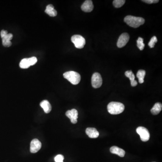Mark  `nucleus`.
Wrapping results in <instances>:
<instances>
[{"label": "nucleus", "mask_w": 162, "mask_h": 162, "mask_svg": "<svg viewBox=\"0 0 162 162\" xmlns=\"http://www.w3.org/2000/svg\"><path fill=\"white\" fill-rule=\"evenodd\" d=\"M124 21L128 25L134 28H138L145 23V19L143 18L132 16L125 17Z\"/></svg>", "instance_id": "f257e3e1"}, {"label": "nucleus", "mask_w": 162, "mask_h": 162, "mask_svg": "<svg viewBox=\"0 0 162 162\" xmlns=\"http://www.w3.org/2000/svg\"><path fill=\"white\" fill-rule=\"evenodd\" d=\"M108 112L111 114L116 115L121 114L125 109L123 104L118 102H111L107 106Z\"/></svg>", "instance_id": "f03ea898"}, {"label": "nucleus", "mask_w": 162, "mask_h": 162, "mask_svg": "<svg viewBox=\"0 0 162 162\" xmlns=\"http://www.w3.org/2000/svg\"><path fill=\"white\" fill-rule=\"evenodd\" d=\"M64 78L70 82L72 84L77 85L81 80V76L78 72L75 71H68L63 74Z\"/></svg>", "instance_id": "7ed1b4c3"}, {"label": "nucleus", "mask_w": 162, "mask_h": 162, "mask_svg": "<svg viewBox=\"0 0 162 162\" xmlns=\"http://www.w3.org/2000/svg\"><path fill=\"white\" fill-rule=\"evenodd\" d=\"M71 41L77 48L82 49L86 44L85 38L80 35H74L71 37Z\"/></svg>", "instance_id": "20e7f679"}, {"label": "nucleus", "mask_w": 162, "mask_h": 162, "mask_svg": "<svg viewBox=\"0 0 162 162\" xmlns=\"http://www.w3.org/2000/svg\"><path fill=\"white\" fill-rule=\"evenodd\" d=\"M1 36L2 40V44L5 47H10L12 45L10 40L13 38V34L8 33L7 31L2 30L1 32Z\"/></svg>", "instance_id": "39448f33"}, {"label": "nucleus", "mask_w": 162, "mask_h": 162, "mask_svg": "<svg viewBox=\"0 0 162 162\" xmlns=\"http://www.w3.org/2000/svg\"><path fill=\"white\" fill-rule=\"evenodd\" d=\"M37 61V58L36 57L25 58V59H23L20 61L19 66L21 68L23 69L29 68L31 66L34 65Z\"/></svg>", "instance_id": "423d86ee"}, {"label": "nucleus", "mask_w": 162, "mask_h": 162, "mask_svg": "<svg viewBox=\"0 0 162 162\" xmlns=\"http://www.w3.org/2000/svg\"><path fill=\"white\" fill-rule=\"evenodd\" d=\"M136 132L140 135L141 140L146 142L149 141L150 138V134L147 129L143 127H139L136 129Z\"/></svg>", "instance_id": "0eeeda50"}, {"label": "nucleus", "mask_w": 162, "mask_h": 162, "mask_svg": "<svg viewBox=\"0 0 162 162\" xmlns=\"http://www.w3.org/2000/svg\"><path fill=\"white\" fill-rule=\"evenodd\" d=\"M91 84L95 88L100 87L102 84V79L99 73L95 72L91 77Z\"/></svg>", "instance_id": "6e6552de"}, {"label": "nucleus", "mask_w": 162, "mask_h": 162, "mask_svg": "<svg viewBox=\"0 0 162 162\" xmlns=\"http://www.w3.org/2000/svg\"><path fill=\"white\" fill-rule=\"evenodd\" d=\"M129 35L127 33H123L122 34L118 40L117 47L118 48H122L126 46V44L129 40Z\"/></svg>", "instance_id": "1a4fd4ad"}, {"label": "nucleus", "mask_w": 162, "mask_h": 162, "mask_svg": "<svg viewBox=\"0 0 162 162\" xmlns=\"http://www.w3.org/2000/svg\"><path fill=\"white\" fill-rule=\"evenodd\" d=\"M66 115L71 120L72 123L76 124L78 118V112L75 109H72L66 112Z\"/></svg>", "instance_id": "9d476101"}, {"label": "nucleus", "mask_w": 162, "mask_h": 162, "mask_svg": "<svg viewBox=\"0 0 162 162\" xmlns=\"http://www.w3.org/2000/svg\"><path fill=\"white\" fill-rule=\"evenodd\" d=\"M41 147V142L37 139L32 140L30 144V152L36 153L38 152Z\"/></svg>", "instance_id": "9b49d317"}, {"label": "nucleus", "mask_w": 162, "mask_h": 162, "mask_svg": "<svg viewBox=\"0 0 162 162\" xmlns=\"http://www.w3.org/2000/svg\"><path fill=\"white\" fill-rule=\"evenodd\" d=\"M94 8L93 2L91 0H86L85 1L81 6V9L85 12H90L92 11Z\"/></svg>", "instance_id": "f8f14e48"}, {"label": "nucleus", "mask_w": 162, "mask_h": 162, "mask_svg": "<svg viewBox=\"0 0 162 162\" xmlns=\"http://www.w3.org/2000/svg\"><path fill=\"white\" fill-rule=\"evenodd\" d=\"M86 133L91 138H97L99 136V132L95 128H87L86 130Z\"/></svg>", "instance_id": "ddd939ff"}, {"label": "nucleus", "mask_w": 162, "mask_h": 162, "mask_svg": "<svg viewBox=\"0 0 162 162\" xmlns=\"http://www.w3.org/2000/svg\"><path fill=\"white\" fill-rule=\"evenodd\" d=\"M110 151L113 154H117L121 157L125 156V152L122 149L116 146H113L110 149Z\"/></svg>", "instance_id": "4468645a"}, {"label": "nucleus", "mask_w": 162, "mask_h": 162, "mask_svg": "<svg viewBox=\"0 0 162 162\" xmlns=\"http://www.w3.org/2000/svg\"><path fill=\"white\" fill-rule=\"evenodd\" d=\"M40 106L43 109L46 114H48L51 111V106L49 102L47 100H44L40 103Z\"/></svg>", "instance_id": "2eb2a0df"}, {"label": "nucleus", "mask_w": 162, "mask_h": 162, "mask_svg": "<svg viewBox=\"0 0 162 162\" xmlns=\"http://www.w3.org/2000/svg\"><path fill=\"white\" fill-rule=\"evenodd\" d=\"M125 76L128 77L129 79L131 81V84L132 86H137V81L135 80V76L134 74L132 72L131 70L130 71H127L125 72Z\"/></svg>", "instance_id": "dca6fc26"}, {"label": "nucleus", "mask_w": 162, "mask_h": 162, "mask_svg": "<svg viewBox=\"0 0 162 162\" xmlns=\"http://www.w3.org/2000/svg\"><path fill=\"white\" fill-rule=\"evenodd\" d=\"M45 11L47 14L51 17L56 16L57 15V11L55 9L54 7L52 5L50 4L47 5Z\"/></svg>", "instance_id": "f3484780"}, {"label": "nucleus", "mask_w": 162, "mask_h": 162, "mask_svg": "<svg viewBox=\"0 0 162 162\" xmlns=\"http://www.w3.org/2000/svg\"><path fill=\"white\" fill-rule=\"evenodd\" d=\"M162 109V104L160 103H156L151 110V113L153 115H157L161 112Z\"/></svg>", "instance_id": "a211bd4d"}, {"label": "nucleus", "mask_w": 162, "mask_h": 162, "mask_svg": "<svg viewBox=\"0 0 162 162\" xmlns=\"http://www.w3.org/2000/svg\"><path fill=\"white\" fill-rule=\"evenodd\" d=\"M146 72L144 70H139L137 72L136 74V77L139 80V83H143L144 82V78L146 75Z\"/></svg>", "instance_id": "6ab92c4d"}, {"label": "nucleus", "mask_w": 162, "mask_h": 162, "mask_svg": "<svg viewBox=\"0 0 162 162\" xmlns=\"http://www.w3.org/2000/svg\"><path fill=\"white\" fill-rule=\"evenodd\" d=\"M125 0H114L113 1V5L116 8H120L125 4Z\"/></svg>", "instance_id": "aec40b11"}, {"label": "nucleus", "mask_w": 162, "mask_h": 162, "mask_svg": "<svg viewBox=\"0 0 162 162\" xmlns=\"http://www.w3.org/2000/svg\"><path fill=\"white\" fill-rule=\"evenodd\" d=\"M137 46L141 51L143 50L145 48V45L144 43V39L142 37H139L137 40Z\"/></svg>", "instance_id": "412c9836"}, {"label": "nucleus", "mask_w": 162, "mask_h": 162, "mask_svg": "<svg viewBox=\"0 0 162 162\" xmlns=\"http://www.w3.org/2000/svg\"><path fill=\"white\" fill-rule=\"evenodd\" d=\"M157 38L155 36L153 37L150 41L149 42L148 45L150 48H153L155 43L157 42Z\"/></svg>", "instance_id": "4be33fe9"}, {"label": "nucleus", "mask_w": 162, "mask_h": 162, "mask_svg": "<svg viewBox=\"0 0 162 162\" xmlns=\"http://www.w3.org/2000/svg\"><path fill=\"white\" fill-rule=\"evenodd\" d=\"M64 160V157L61 154H59L55 156V162H63Z\"/></svg>", "instance_id": "5701e85b"}, {"label": "nucleus", "mask_w": 162, "mask_h": 162, "mask_svg": "<svg viewBox=\"0 0 162 162\" xmlns=\"http://www.w3.org/2000/svg\"><path fill=\"white\" fill-rule=\"evenodd\" d=\"M142 2L148 4L156 3L159 2V0H143Z\"/></svg>", "instance_id": "b1692460"}]
</instances>
